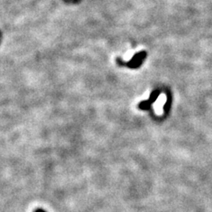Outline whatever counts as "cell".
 Segmentation results:
<instances>
[{
	"label": "cell",
	"instance_id": "cell-1",
	"mask_svg": "<svg viewBox=\"0 0 212 212\" xmlns=\"http://www.w3.org/2000/svg\"><path fill=\"white\" fill-rule=\"evenodd\" d=\"M145 57H146V52H139V53H137V54H135L133 56V57L130 61L127 63V66L128 67H130V68H137V67H139L141 66V62L145 58Z\"/></svg>",
	"mask_w": 212,
	"mask_h": 212
},
{
	"label": "cell",
	"instance_id": "cell-2",
	"mask_svg": "<svg viewBox=\"0 0 212 212\" xmlns=\"http://www.w3.org/2000/svg\"><path fill=\"white\" fill-rule=\"evenodd\" d=\"M151 102L149 101V100H146V101H142V102H141L140 104H139V105H138V107H139V109L140 110H149V109L150 108L151 106Z\"/></svg>",
	"mask_w": 212,
	"mask_h": 212
},
{
	"label": "cell",
	"instance_id": "cell-3",
	"mask_svg": "<svg viewBox=\"0 0 212 212\" xmlns=\"http://www.w3.org/2000/svg\"><path fill=\"white\" fill-rule=\"evenodd\" d=\"M159 95H160V91H159V90H154V91L151 93L150 96H149V100L151 102V104L155 103V101H156V99L158 98Z\"/></svg>",
	"mask_w": 212,
	"mask_h": 212
},
{
	"label": "cell",
	"instance_id": "cell-4",
	"mask_svg": "<svg viewBox=\"0 0 212 212\" xmlns=\"http://www.w3.org/2000/svg\"><path fill=\"white\" fill-rule=\"evenodd\" d=\"M34 212H46L45 210H43L42 209H35Z\"/></svg>",
	"mask_w": 212,
	"mask_h": 212
}]
</instances>
